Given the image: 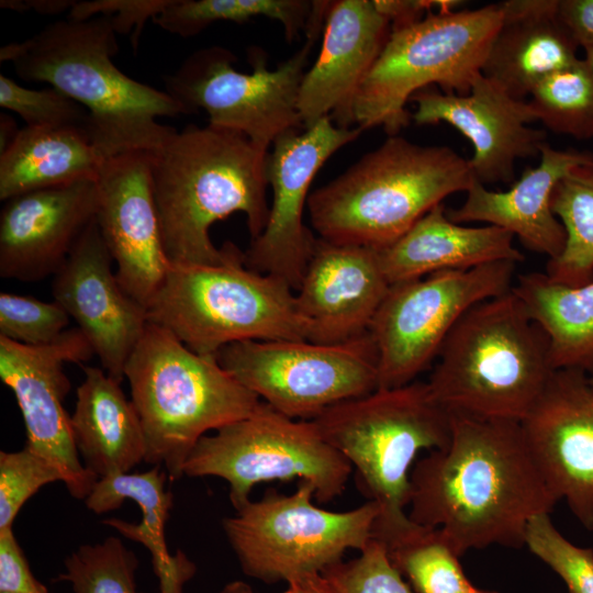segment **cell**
<instances>
[{"label":"cell","mask_w":593,"mask_h":593,"mask_svg":"<svg viewBox=\"0 0 593 593\" xmlns=\"http://www.w3.org/2000/svg\"><path fill=\"white\" fill-rule=\"evenodd\" d=\"M450 415L448 444L416 461L409 518L439 529L460 557L490 546L521 548L528 523L559 499L515 421Z\"/></svg>","instance_id":"obj_1"},{"label":"cell","mask_w":593,"mask_h":593,"mask_svg":"<svg viewBox=\"0 0 593 593\" xmlns=\"http://www.w3.org/2000/svg\"><path fill=\"white\" fill-rule=\"evenodd\" d=\"M269 150L237 131L187 125L150 153V178L161 239L170 265H217L234 244L215 247L210 227L246 215L251 239L267 225Z\"/></svg>","instance_id":"obj_2"},{"label":"cell","mask_w":593,"mask_h":593,"mask_svg":"<svg viewBox=\"0 0 593 593\" xmlns=\"http://www.w3.org/2000/svg\"><path fill=\"white\" fill-rule=\"evenodd\" d=\"M116 35L110 16L67 18L0 49V61H11L21 79L46 82L87 110L88 136L103 159L158 150L177 132L158 119L190 113L168 92L118 68Z\"/></svg>","instance_id":"obj_3"},{"label":"cell","mask_w":593,"mask_h":593,"mask_svg":"<svg viewBox=\"0 0 593 593\" xmlns=\"http://www.w3.org/2000/svg\"><path fill=\"white\" fill-rule=\"evenodd\" d=\"M474 180L469 159L450 147L393 135L309 195L310 221L323 239L378 249Z\"/></svg>","instance_id":"obj_4"},{"label":"cell","mask_w":593,"mask_h":593,"mask_svg":"<svg viewBox=\"0 0 593 593\" xmlns=\"http://www.w3.org/2000/svg\"><path fill=\"white\" fill-rule=\"evenodd\" d=\"M548 348L511 289L465 313L426 382L448 414L521 423L555 371Z\"/></svg>","instance_id":"obj_5"},{"label":"cell","mask_w":593,"mask_h":593,"mask_svg":"<svg viewBox=\"0 0 593 593\" xmlns=\"http://www.w3.org/2000/svg\"><path fill=\"white\" fill-rule=\"evenodd\" d=\"M322 438L355 467L361 490L378 503L372 539L388 545L414 527L405 507L418 452L445 447L450 415L427 382L377 389L335 404L311 421Z\"/></svg>","instance_id":"obj_6"},{"label":"cell","mask_w":593,"mask_h":593,"mask_svg":"<svg viewBox=\"0 0 593 593\" xmlns=\"http://www.w3.org/2000/svg\"><path fill=\"white\" fill-rule=\"evenodd\" d=\"M124 377L146 444L144 461L179 480L197 443L209 430L249 416L260 399L174 334L148 323L131 354Z\"/></svg>","instance_id":"obj_7"},{"label":"cell","mask_w":593,"mask_h":593,"mask_svg":"<svg viewBox=\"0 0 593 593\" xmlns=\"http://www.w3.org/2000/svg\"><path fill=\"white\" fill-rule=\"evenodd\" d=\"M146 312L203 356L243 340H306L293 289L247 268L236 246L222 264L170 265Z\"/></svg>","instance_id":"obj_8"},{"label":"cell","mask_w":593,"mask_h":593,"mask_svg":"<svg viewBox=\"0 0 593 593\" xmlns=\"http://www.w3.org/2000/svg\"><path fill=\"white\" fill-rule=\"evenodd\" d=\"M501 2L475 10L432 11L419 21L391 29L376 63L353 102V120L362 131L382 127L389 136L406 127L411 97L437 85L441 91L469 93L481 74L502 20Z\"/></svg>","instance_id":"obj_9"},{"label":"cell","mask_w":593,"mask_h":593,"mask_svg":"<svg viewBox=\"0 0 593 593\" xmlns=\"http://www.w3.org/2000/svg\"><path fill=\"white\" fill-rule=\"evenodd\" d=\"M314 486L300 481L290 495L271 490L222 519L226 539L246 575L265 583H289L322 573L342 561L347 550L360 551L372 539L380 513L377 502L331 512L314 505Z\"/></svg>","instance_id":"obj_10"},{"label":"cell","mask_w":593,"mask_h":593,"mask_svg":"<svg viewBox=\"0 0 593 593\" xmlns=\"http://www.w3.org/2000/svg\"><path fill=\"white\" fill-rule=\"evenodd\" d=\"M351 471L311 421L290 418L264 401L249 416L203 436L183 468L188 477L227 481L235 510L249 501L256 484L295 478L311 483L315 499L327 503L343 493Z\"/></svg>","instance_id":"obj_11"},{"label":"cell","mask_w":593,"mask_h":593,"mask_svg":"<svg viewBox=\"0 0 593 593\" xmlns=\"http://www.w3.org/2000/svg\"><path fill=\"white\" fill-rule=\"evenodd\" d=\"M305 35L304 45L272 70L258 48L249 49L251 72L238 71L233 66L237 58L226 47L200 48L165 77V91L190 113L204 110L208 124L243 133L268 150L278 137L303 126L299 91L320 34Z\"/></svg>","instance_id":"obj_12"},{"label":"cell","mask_w":593,"mask_h":593,"mask_svg":"<svg viewBox=\"0 0 593 593\" xmlns=\"http://www.w3.org/2000/svg\"><path fill=\"white\" fill-rule=\"evenodd\" d=\"M224 370L281 414L312 421L340 402L379 388L369 332L336 345L309 340H243L214 356Z\"/></svg>","instance_id":"obj_13"},{"label":"cell","mask_w":593,"mask_h":593,"mask_svg":"<svg viewBox=\"0 0 593 593\" xmlns=\"http://www.w3.org/2000/svg\"><path fill=\"white\" fill-rule=\"evenodd\" d=\"M515 268L503 260L390 284L368 331L378 354V389L413 382L468 310L512 289Z\"/></svg>","instance_id":"obj_14"},{"label":"cell","mask_w":593,"mask_h":593,"mask_svg":"<svg viewBox=\"0 0 593 593\" xmlns=\"http://www.w3.org/2000/svg\"><path fill=\"white\" fill-rule=\"evenodd\" d=\"M278 137L268 153L266 176L272 202L262 233L244 251L247 268L300 288L316 237L304 225L310 186L325 161L362 130L334 125L331 116Z\"/></svg>","instance_id":"obj_15"},{"label":"cell","mask_w":593,"mask_h":593,"mask_svg":"<svg viewBox=\"0 0 593 593\" xmlns=\"http://www.w3.org/2000/svg\"><path fill=\"white\" fill-rule=\"evenodd\" d=\"M92 356L93 348L78 327L66 329L44 346L22 345L0 336V378L20 407L25 447L54 465L69 494L83 501L99 479L81 462L74 441L70 416L63 405L70 390L64 365H81Z\"/></svg>","instance_id":"obj_16"},{"label":"cell","mask_w":593,"mask_h":593,"mask_svg":"<svg viewBox=\"0 0 593 593\" xmlns=\"http://www.w3.org/2000/svg\"><path fill=\"white\" fill-rule=\"evenodd\" d=\"M96 221L122 289L145 309L169 270L150 178V153L104 159Z\"/></svg>","instance_id":"obj_17"},{"label":"cell","mask_w":593,"mask_h":593,"mask_svg":"<svg viewBox=\"0 0 593 593\" xmlns=\"http://www.w3.org/2000/svg\"><path fill=\"white\" fill-rule=\"evenodd\" d=\"M580 370H555L521 422L549 486L593 530V389Z\"/></svg>","instance_id":"obj_18"},{"label":"cell","mask_w":593,"mask_h":593,"mask_svg":"<svg viewBox=\"0 0 593 593\" xmlns=\"http://www.w3.org/2000/svg\"><path fill=\"white\" fill-rule=\"evenodd\" d=\"M410 101L416 107L411 119L417 125L445 122L471 142L470 167L483 184L512 182L516 160L539 156L546 143V132L529 126L537 116L528 101L512 97L482 74L467 94L427 87Z\"/></svg>","instance_id":"obj_19"},{"label":"cell","mask_w":593,"mask_h":593,"mask_svg":"<svg viewBox=\"0 0 593 593\" xmlns=\"http://www.w3.org/2000/svg\"><path fill=\"white\" fill-rule=\"evenodd\" d=\"M96 217L53 276V296L77 323L102 369L122 382L148 322L146 309L120 286Z\"/></svg>","instance_id":"obj_20"},{"label":"cell","mask_w":593,"mask_h":593,"mask_svg":"<svg viewBox=\"0 0 593 593\" xmlns=\"http://www.w3.org/2000/svg\"><path fill=\"white\" fill-rule=\"evenodd\" d=\"M389 288L376 248L316 237L295 294L306 340L336 345L367 334Z\"/></svg>","instance_id":"obj_21"},{"label":"cell","mask_w":593,"mask_h":593,"mask_svg":"<svg viewBox=\"0 0 593 593\" xmlns=\"http://www.w3.org/2000/svg\"><path fill=\"white\" fill-rule=\"evenodd\" d=\"M96 181L36 190L4 201L0 213V277L38 281L54 276L96 217Z\"/></svg>","instance_id":"obj_22"},{"label":"cell","mask_w":593,"mask_h":593,"mask_svg":"<svg viewBox=\"0 0 593 593\" xmlns=\"http://www.w3.org/2000/svg\"><path fill=\"white\" fill-rule=\"evenodd\" d=\"M391 33L390 21L373 0L332 1L323 42L301 82L298 109L304 128L329 116L349 128L353 102Z\"/></svg>","instance_id":"obj_23"},{"label":"cell","mask_w":593,"mask_h":593,"mask_svg":"<svg viewBox=\"0 0 593 593\" xmlns=\"http://www.w3.org/2000/svg\"><path fill=\"white\" fill-rule=\"evenodd\" d=\"M539 157V165L526 168L507 191L489 190L474 180L465 202L446 209L448 219L458 224L482 222L501 227L548 260L558 257L566 244V232L551 210L552 190L572 167L592 160L593 153L556 149L546 142Z\"/></svg>","instance_id":"obj_24"},{"label":"cell","mask_w":593,"mask_h":593,"mask_svg":"<svg viewBox=\"0 0 593 593\" xmlns=\"http://www.w3.org/2000/svg\"><path fill=\"white\" fill-rule=\"evenodd\" d=\"M558 0L502 1V20L481 74L516 99L526 100L548 76L580 58L579 46L561 24Z\"/></svg>","instance_id":"obj_25"},{"label":"cell","mask_w":593,"mask_h":593,"mask_svg":"<svg viewBox=\"0 0 593 593\" xmlns=\"http://www.w3.org/2000/svg\"><path fill=\"white\" fill-rule=\"evenodd\" d=\"M514 236L493 226H467L450 221L443 203L421 217L390 245L376 248L390 284L445 270H466L510 260H524Z\"/></svg>","instance_id":"obj_26"},{"label":"cell","mask_w":593,"mask_h":593,"mask_svg":"<svg viewBox=\"0 0 593 593\" xmlns=\"http://www.w3.org/2000/svg\"><path fill=\"white\" fill-rule=\"evenodd\" d=\"M70 425L85 467L98 479L125 473L144 461L146 444L136 410L121 382L103 369L81 366Z\"/></svg>","instance_id":"obj_27"},{"label":"cell","mask_w":593,"mask_h":593,"mask_svg":"<svg viewBox=\"0 0 593 593\" xmlns=\"http://www.w3.org/2000/svg\"><path fill=\"white\" fill-rule=\"evenodd\" d=\"M168 479L160 466L139 473L110 474L96 482L85 504L89 511L104 514L118 510L125 500L134 501L142 512L138 524L119 518L102 523L147 548L158 593H184V584L197 573V566L182 550L172 555L167 548L165 525L174 504L172 492L166 489Z\"/></svg>","instance_id":"obj_28"},{"label":"cell","mask_w":593,"mask_h":593,"mask_svg":"<svg viewBox=\"0 0 593 593\" xmlns=\"http://www.w3.org/2000/svg\"><path fill=\"white\" fill-rule=\"evenodd\" d=\"M103 161L86 131L25 126L0 153V200L96 181Z\"/></svg>","instance_id":"obj_29"},{"label":"cell","mask_w":593,"mask_h":593,"mask_svg":"<svg viewBox=\"0 0 593 593\" xmlns=\"http://www.w3.org/2000/svg\"><path fill=\"white\" fill-rule=\"evenodd\" d=\"M512 291L546 335L553 370L593 376V281L570 287L536 271L518 275Z\"/></svg>","instance_id":"obj_30"},{"label":"cell","mask_w":593,"mask_h":593,"mask_svg":"<svg viewBox=\"0 0 593 593\" xmlns=\"http://www.w3.org/2000/svg\"><path fill=\"white\" fill-rule=\"evenodd\" d=\"M551 210L566 232L561 254L548 260L556 282L581 287L593 281V159L572 167L556 183Z\"/></svg>","instance_id":"obj_31"},{"label":"cell","mask_w":593,"mask_h":593,"mask_svg":"<svg viewBox=\"0 0 593 593\" xmlns=\"http://www.w3.org/2000/svg\"><path fill=\"white\" fill-rule=\"evenodd\" d=\"M315 1L309 0H172L153 22L182 37L199 34L214 22L245 23L257 16L279 21L286 40H298L307 29Z\"/></svg>","instance_id":"obj_32"},{"label":"cell","mask_w":593,"mask_h":593,"mask_svg":"<svg viewBox=\"0 0 593 593\" xmlns=\"http://www.w3.org/2000/svg\"><path fill=\"white\" fill-rule=\"evenodd\" d=\"M393 567L415 593H474L459 556L439 529L419 525L384 546Z\"/></svg>","instance_id":"obj_33"},{"label":"cell","mask_w":593,"mask_h":593,"mask_svg":"<svg viewBox=\"0 0 593 593\" xmlns=\"http://www.w3.org/2000/svg\"><path fill=\"white\" fill-rule=\"evenodd\" d=\"M528 103L547 128L577 139L593 138V78L583 58L540 81Z\"/></svg>","instance_id":"obj_34"},{"label":"cell","mask_w":593,"mask_h":593,"mask_svg":"<svg viewBox=\"0 0 593 593\" xmlns=\"http://www.w3.org/2000/svg\"><path fill=\"white\" fill-rule=\"evenodd\" d=\"M138 559L115 536L79 546L64 561L54 581L68 582L74 593H137Z\"/></svg>","instance_id":"obj_35"},{"label":"cell","mask_w":593,"mask_h":593,"mask_svg":"<svg viewBox=\"0 0 593 593\" xmlns=\"http://www.w3.org/2000/svg\"><path fill=\"white\" fill-rule=\"evenodd\" d=\"M0 107L20 115L27 127L78 128L88 133L87 110L53 87L30 89L1 74Z\"/></svg>","instance_id":"obj_36"},{"label":"cell","mask_w":593,"mask_h":593,"mask_svg":"<svg viewBox=\"0 0 593 593\" xmlns=\"http://www.w3.org/2000/svg\"><path fill=\"white\" fill-rule=\"evenodd\" d=\"M524 546L564 581L568 593H593V549L568 540L550 514L538 515L528 523Z\"/></svg>","instance_id":"obj_37"},{"label":"cell","mask_w":593,"mask_h":593,"mask_svg":"<svg viewBox=\"0 0 593 593\" xmlns=\"http://www.w3.org/2000/svg\"><path fill=\"white\" fill-rule=\"evenodd\" d=\"M68 313L57 302L0 293V336L27 346L54 343L67 329Z\"/></svg>","instance_id":"obj_38"},{"label":"cell","mask_w":593,"mask_h":593,"mask_svg":"<svg viewBox=\"0 0 593 593\" xmlns=\"http://www.w3.org/2000/svg\"><path fill=\"white\" fill-rule=\"evenodd\" d=\"M60 481V472L27 447L0 452V530L13 528L14 519L41 488Z\"/></svg>","instance_id":"obj_39"},{"label":"cell","mask_w":593,"mask_h":593,"mask_svg":"<svg viewBox=\"0 0 593 593\" xmlns=\"http://www.w3.org/2000/svg\"><path fill=\"white\" fill-rule=\"evenodd\" d=\"M322 574L336 593H415L391 563L384 546L376 539L356 558L342 560Z\"/></svg>","instance_id":"obj_40"},{"label":"cell","mask_w":593,"mask_h":593,"mask_svg":"<svg viewBox=\"0 0 593 593\" xmlns=\"http://www.w3.org/2000/svg\"><path fill=\"white\" fill-rule=\"evenodd\" d=\"M172 0H91L76 1L68 18L88 20L99 15L110 16L116 34L131 33L136 49L139 35L148 19L154 20Z\"/></svg>","instance_id":"obj_41"},{"label":"cell","mask_w":593,"mask_h":593,"mask_svg":"<svg viewBox=\"0 0 593 593\" xmlns=\"http://www.w3.org/2000/svg\"><path fill=\"white\" fill-rule=\"evenodd\" d=\"M0 593H51L33 575L13 528L0 530Z\"/></svg>","instance_id":"obj_42"},{"label":"cell","mask_w":593,"mask_h":593,"mask_svg":"<svg viewBox=\"0 0 593 593\" xmlns=\"http://www.w3.org/2000/svg\"><path fill=\"white\" fill-rule=\"evenodd\" d=\"M557 13L579 47H593V0H558Z\"/></svg>","instance_id":"obj_43"},{"label":"cell","mask_w":593,"mask_h":593,"mask_svg":"<svg viewBox=\"0 0 593 593\" xmlns=\"http://www.w3.org/2000/svg\"><path fill=\"white\" fill-rule=\"evenodd\" d=\"M75 3L68 0H1L0 7L18 12L34 10L40 14H59Z\"/></svg>","instance_id":"obj_44"},{"label":"cell","mask_w":593,"mask_h":593,"mask_svg":"<svg viewBox=\"0 0 593 593\" xmlns=\"http://www.w3.org/2000/svg\"><path fill=\"white\" fill-rule=\"evenodd\" d=\"M283 593H336L322 573H312L290 581Z\"/></svg>","instance_id":"obj_45"},{"label":"cell","mask_w":593,"mask_h":593,"mask_svg":"<svg viewBox=\"0 0 593 593\" xmlns=\"http://www.w3.org/2000/svg\"><path fill=\"white\" fill-rule=\"evenodd\" d=\"M15 121L7 115L1 113L0 115V153L5 150L10 144L16 137L20 128H16Z\"/></svg>","instance_id":"obj_46"},{"label":"cell","mask_w":593,"mask_h":593,"mask_svg":"<svg viewBox=\"0 0 593 593\" xmlns=\"http://www.w3.org/2000/svg\"><path fill=\"white\" fill-rule=\"evenodd\" d=\"M216 593H255L249 584L244 581L236 580L225 584Z\"/></svg>","instance_id":"obj_47"},{"label":"cell","mask_w":593,"mask_h":593,"mask_svg":"<svg viewBox=\"0 0 593 593\" xmlns=\"http://www.w3.org/2000/svg\"><path fill=\"white\" fill-rule=\"evenodd\" d=\"M583 60L593 78V47L584 49Z\"/></svg>","instance_id":"obj_48"},{"label":"cell","mask_w":593,"mask_h":593,"mask_svg":"<svg viewBox=\"0 0 593 593\" xmlns=\"http://www.w3.org/2000/svg\"><path fill=\"white\" fill-rule=\"evenodd\" d=\"M474 593H494V592H486V591H482V590L477 589V591Z\"/></svg>","instance_id":"obj_49"},{"label":"cell","mask_w":593,"mask_h":593,"mask_svg":"<svg viewBox=\"0 0 593 593\" xmlns=\"http://www.w3.org/2000/svg\"><path fill=\"white\" fill-rule=\"evenodd\" d=\"M589 381H590V384H591V387H592V389H593V376H590V377H589Z\"/></svg>","instance_id":"obj_50"}]
</instances>
